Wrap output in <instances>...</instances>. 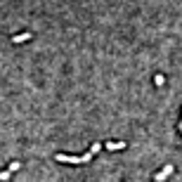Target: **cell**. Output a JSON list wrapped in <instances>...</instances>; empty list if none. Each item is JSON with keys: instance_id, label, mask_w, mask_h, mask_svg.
Here are the masks:
<instances>
[]
</instances>
